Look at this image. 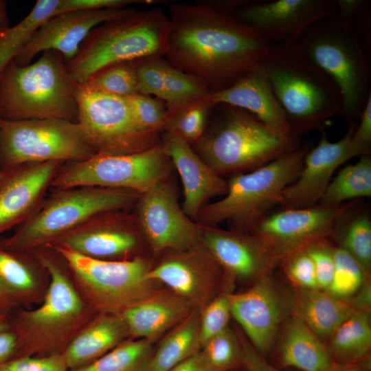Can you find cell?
I'll use <instances>...</instances> for the list:
<instances>
[{
  "label": "cell",
  "instance_id": "55",
  "mask_svg": "<svg viewBox=\"0 0 371 371\" xmlns=\"http://www.w3.org/2000/svg\"><path fill=\"white\" fill-rule=\"evenodd\" d=\"M7 8L8 2L0 0V34L10 26Z\"/></svg>",
  "mask_w": 371,
  "mask_h": 371
},
{
  "label": "cell",
  "instance_id": "42",
  "mask_svg": "<svg viewBox=\"0 0 371 371\" xmlns=\"http://www.w3.org/2000/svg\"><path fill=\"white\" fill-rule=\"evenodd\" d=\"M136 124L143 131L164 132L167 113L164 101L139 93L126 98Z\"/></svg>",
  "mask_w": 371,
  "mask_h": 371
},
{
  "label": "cell",
  "instance_id": "34",
  "mask_svg": "<svg viewBox=\"0 0 371 371\" xmlns=\"http://www.w3.org/2000/svg\"><path fill=\"white\" fill-rule=\"evenodd\" d=\"M371 196V157L359 156V160L339 171L331 179L317 205L335 207L344 201Z\"/></svg>",
  "mask_w": 371,
  "mask_h": 371
},
{
  "label": "cell",
  "instance_id": "23",
  "mask_svg": "<svg viewBox=\"0 0 371 371\" xmlns=\"http://www.w3.org/2000/svg\"><path fill=\"white\" fill-rule=\"evenodd\" d=\"M161 142L181 179L182 208L188 216L196 219L209 200L226 194L227 181L205 163L190 144L181 138L164 132Z\"/></svg>",
  "mask_w": 371,
  "mask_h": 371
},
{
  "label": "cell",
  "instance_id": "21",
  "mask_svg": "<svg viewBox=\"0 0 371 371\" xmlns=\"http://www.w3.org/2000/svg\"><path fill=\"white\" fill-rule=\"evenodd\" d=\"M231 315L262 356L272 349L284 312V303L273 281L266 274L239 293H226Z\"/></svg>",
  "mask_w": 371,
  "mask_h": 371
},
{
  "label": "cell",
  "instance_id": "6",
  "mask_svg": "<svg viewBox=\"0 0 371 371\" xmlns=\"http://www.w3.org/2000/svg\"><path fill=\"white\" fill-rule=\"evenodd\" d=\"M169 19L160 8L133 12L94 27L75 56L66 63L76 84L119 63L163 57L167 52Z\"/></svg>",
  "mask_w": 371,
  "mask_h": 371
},
{
  "label": "cell",
  "instance_id": "20",
  "mask_svg": "<svg viewBox=\"0 0 371 371\" xmlns=\"http://www.w3.org/2000/svg\"><path fill=\"white\" fill-rule=\"evenodd\" d=\"M135 9L124 7L63 12L45 21L12 62L27 65L38 54L52 50L65 63L73 58L89 32L100 24Z\"/></svg>",
  "mask_w": 371,
  "mask_h": 371
},
{
  "label": "cell",
  "instance_id": "35",
  "mask_svg": "<svg viewBox=\"0 0 371 371\" xmlns=\"http://www.w3.org/2000/svg\"><path fill=\"white\" fill-rule=\"evenodd\" d=\"M153 343L127 339L92 363L69 371H145L155 349Z\"/></svg>",
  "mask_w": 371,
  "mask_h": 371
},
{
  "label": "cell",
  "instance_id": "48",
  "mask_svg": "<svg viewBox=\"0 0 371 371\" xmlns=\"http://www.w3.org/2000/svg\"><path fill=\"white\" fill-rule=\"evenodd\" d=\"M304 249L313 262L319 289L327 290L334 273L333 247L324 243L323 239Z\"/></svg>",
  "mask_w": 371,
  "mask_h": 371
},
{
  "label": "cell",
  "instance_id": "16",
  "mask_svg": "<svg viewBox=\"0 0 371 371\" xmlns=\"http://www.w3.org/2000/svg\"><path fill=\"white\" fill-rule=\"evenodd\" d=\"M136 220L154 253L186 250L202 242L203 225L186 215L166 179L140 195Z\"/></svg>",
  "mask_w": 371,
  "mask_h": 371
},
{
  "label": "cell",
  "instance_id": "30",
  "mask_svg": "<svg viewBox=\"0 0 371 371\" xmlns=\"http://www.w3.org/2000/svg\"><path fill=\"white\" fill-rule=\"evenodd\" d=\"M357 309L319 289H302L294 302V316L319 338H330Z\"/></svg>",
  "mask_w": 371,
  "mask_h": 371
},
{
  "label": "cell",
  "instance_id": "25",
  "mask_svg": "<svg viewBox=\"0 0 371 371\" xmlns=\"http://www.w3.org/2000/svg\"><path fill=\"white\" fill-rule=\"evenodd\" d=\"M207 98L214 106L225 104L245 110L274 130L293 135L261 64L229 87L211 92Z\"/></svg>",
  "mask_w": 371,
  "mask_h": 371
},
{
  "label": "cell",
  "instance_id": "57",
  "mask_svg": "<svg viewBox=\"0 0 371 371\" xmlns=\"http://www.w3.org/2000/svg\"><path fill=\"white\" fill-rule=\"evenodd\" d=\"M9 328V316L0 317V330H3Z\"/></svg>",
  "mask_w": 371,
  "mask_h": 371
},
{
  "label": "cell",
  "instance_id": "12",
  "mask_svg": "<svg viewBox=\"0 0 371 371\" xmlns=\"http://www.w3.org/2000/svg\"><path fill=\"white\" fill-rule=\"evenodd\" d=\"M169 161L161 142L139 153H97L86 160L69 163L59 170L51 185L57 190L99 187L142 194L166 179Z\"/></svg>",
  "mask_w": 371,
  "mask_h": 371
},
{
  "label": "cell",
  "instance_id": "14",
  "mask_svg": "<svg viewBox=\"0 0 371 371\" xmlns=\"http://www.w3.org/2000/svg\"><path fill=\"white\" fill-rule=\"evenodd\" d=\"M212 4L256 30L272 45L293 43L313 23L337 11V0L234 1Z\"/></svg>",
  "mask_w": 371,
  "mask_h": 371
},
{
  "label": "cell",
  "instance_id": "31",
  "mask_svg": "<svg viewBox=\"0 0 371 371\" xmlns=\"http://www.w3.org/2000/svg\"><path fill=\"white\" fill-rule=\"evenodd\" d=\"M330 338L326 348L336 363L370 368L371 328L367 311L356 309Z\"/></svg>",
  "mask_w": 371,
  "mask_h": 371
},
{
  "label": "cell",
  "instance_id": "46",
  "mask_svg": "<svg viewBox=\"0 0 371 371\" xmlns=\"http://www.w3.org/2000/svg\"><path fill=\"white\" fill-rule=\"evenodd\" d=\"M0 371H69L63 355L23 356L0 363Z\"/></svg>",
  "mask_w": 371,
  "mask_h": 371
},
{
  "label": "cell",
  "instance_id": "54",
  "mask_svg": "<svg viewBox=\"0 0 371 371\" xmlns=\"http://www.w3.org/2000/svg\"><path fill=\"white\" fill-rule=\"evenodd\" d=\"M17 306L9 300L0 290V317L9 316Z\"/></svg>",
  "mask_w": 371,
  "mask_h": 371
},
{
  "label": "cell",
  "instance_id": "13",
  "mask_svg": "<svg viewBox=\"0 0 371 371\" xmlns=\"http://www.w3.org/2000/svg\"><path fill=\"white\" fill-rule=\"evenodd\" d=\"M78 123L97 153L130 154L161 142L160 133L142 130L126 98L76 83Z\"/></svg>",
  "mask_w": 371,
  "mask_h": 371
},
{
  "label": "cell",
  "instance_id": "10",
  "mask_svg": "<svg viewBox=\"0 0 371 371\" xmlns=\"http://www.w3.org/2000/svg\"><path fill=\"white\" fill-rule=\"evenodd\" d=\"M45 247L52 249L63 258L80 296L95 313L121 314L157 289L158 283L147 278L151 265L142 256L100 260L57 245Z\"/></svg>",
  "mask_w": 371,
  "mask_h": 371
},
{
  "label": "cell",
  "instance_id": "24",
  "mask_svg": "<svg viewBox=\"0 0 371 371\" xmlns=\"http://www.w3.org/2000/svg\"><path fill=\"white\" fill-rule=\"evenodd\" d=\"M203 225L202 243L228 274L246 280L259 278L276 261L264 243L249 231Z\"/></svg>",
  "mask_w": 371,
  "mask_h": 371
},
{
  "label": "cell",
  "instance_id": "43",
  "mask_svg": "<svg viewBox=\"0 0 371 371\" xmlns=\"http://www.w3.org/2000/svg\"><path fill=\"white\" fill-rule=\"evenodd\" d=\"M163 57H152L135 60L137 92L154 95L164 101V66Z\"/></svg>",
  "mask_w": 371,
  "mask_h": 371
},
{
  "label": "cell",
  "instance_id": "29",
  "mask_svg": "<svg viewBox=\"0 0 371 371\" xmlns=\"http://www.w3.org/2000/svg\"><path fill=\"white\" fill-rule=\"evenodd\" d=\"M280 369L325 371L335 362L319 338L299 318L293 316L284 330L277 354Z\"/></svg>",
  "mask_w": 371,
  "mask_h": 371
},
{
  "label": "cell",
  "instance_id": "36",
  "mask_svg": "<svg viewBox=\"0 0 371 371\" xmlns=\"http://www.w3.org/2000/svg\"><path fill=\"white\" fill-rule=\"evenodd\" d=\"M213 106L207 97L179 106H167L164 132L172 134L190 145L195 144L205 131Z\"/></svg>",
  "mask_w": 371,
  "mask_h": 371
},
{
  "label": "cell",
  "instance_id": "4",
  "mask_svg": "<svg viewBox=\"0 0 371 371\" xmlns=\"http://www.w3.org/2000/svg\"><path fill=\"white\" fill-rule=\"evenodd\" d=\"M214 107V122L194 144L220 176L254 170L299 148L298 137L274 130L245 110L225 104Z\"/></svg>",
  "mask_w": 371,
  "mask_h": 371
},
{
  "label": "cell",
  "instance_id": "7",
  "mask_svg": "<svg viewBox=\"0 0 371 371\" xmlns=\"http://www.w3.org/2000/svg\"><path fill=\"white\" fill-rule=\"evenodd\" d=\"M48 118L78 122L76 83L52 50L27 65L12 62L0 76V119Z\"/></svg>",
  "mask_w": 371,
  "mask_h": 371
},
{
  "label": "cell",
  "instance_id": "27",
  "mask_svg": "<svg viewBox=\"0 0 371 371\" xmlns=\"http://www.w3.org/2000/svg\"><path fill=\"white\" fill-rule=\"evenodd\" d=\"M49 284L47 271L32 253H15L0 247V290L17 307L39 305Z\"/></svg>",
  "mask_w": 371,
  "mask_h": 371
},
{
  "label": "cell",
  "instance_id": "45",
  "mask_svg": "<svg viewBox=\"0 0 371 371\" xmlns=\"http://www.w3.org/2000/svg\"><path fill=\"white\" fill-rule=\"evenodd\" d=\"M337 15L355 28L367 52L370 49V1L337 0Z\"/></svg>",
  "mask_w": 371,
  "mask_h": 371
},
{
  "label": "cell",
  "instance_id": "17",
  "mask_svg": "<svg viewBox=\"0 0 371 371\" xmlns=\"http://www.w3.org/2000/svg\"><path fill=\"white\" fill-rule=\"evenodd\" d=\"M167 252L159 262L151 266L147 278L165 284L201 311L216 296L227 272L202 242L186 250Z\"/></svg>",
  "mask_w": 371,
  "mask_h": 371
},
{
  "label": "cell",
  "instance_id": "19",
  "mask_svg": "<svg viewBox=\"0 0 371 371\" xmlns=\"http://www.w3.org/2000/svg\"><path fill=\"white\" fill-rule=\"evenodd\" d=\"M116 212L100 215L48 245H60L95 259L121 260L139 256L146 240L137 220Z\"/></svg>",
  "mask_w": 371,
  "mask_h": 371
},
{
  "label": "cell",
  "instance_id": "8",
  "mask_svg": "<svg viewBox=\"0 0 371 371\" xmlns=\"http://www.w3.org/2000/svg\"><path fill=\"white\" fill-rule=\"evenodd\" d=\"M57 190L13 234L0 240V247L15 253H32L100 215L129 206L141 195L99 187Z\"/></svg>",
  "mask_w": 371,
  "mask_h": 371
},
{
  "label": "cell",
  "instance_id": "33",
  "mask_svg": "<svg viewBox=\"0 0 371 371\" xmlns=\"http://www.w3.org/2000/svg\"><path fill=\"white\" fill-rule=\"evenodd\" d=\"M60 0H38L18 23L0 34V76L40 26L58 14Z\"/></svg>",
  "mask_w": 371,
  "mask_h": 371
},
{
  "label": "cell",
  "instance_id": "28",
  "mask_svg": "<svg viewBox=\"0 0 371 371\" xmlns=\"http://www.w3.org/2000/svg\"><path fill=\"white\" fill-rule=\"evenodd\" d=\"M129 338L121 314L97 313L73 338L63 356L69 370L76 369L92 363Z\"/></svg>",
  "mask_w": 371,
  "mask_h": 371
},
{
  "label": "cell",
  "instance_id": "47",
  "mask_svg": "<svg viewBox=\"0 0 371 371\" xmlns=\"http://www.w3.org/2000/svg\"><path fill=\"white\" fill-rule=\"evenodd\" d=\"M285 269L291 280L303 289H319L313 262L305 249L286 258Z\"/></svg>",
  "mask_w": 371,
  "mask_h": 371
},
{
  "label": "cell",
  "instance_id": "32",
  "mask_svg": "<svg viewBox=\"0 0 371 371\" xmlns=\"http://www.w3.org/2000/svg\"><path fill=\"white\" fill-rule=\"evenodd\" d=\"M200 310L194 308L154 349L145 371H168L200 350Z\"/></svg>",
  "mask_w": 371,
  "mask_h": 371
},
{
  "label": "cell",
  "instance_id": "53",
  "mask_svg": "<svg viewBox=\"0 0 371 371\" xmlns=\"http://www.w3.org/2000/svg\"><path fill=\"white\" fill-rule=\"evenodd\" d=\"M168 371H215L204 360L199 351Z\"/></svg>",
  "mask_w": 371,
  "mask_h": 371
},
{
  "label": "cell",
  "instance_id": "37",
  "mask_svg": "<svg viewBox=\"0 0 371 371\" xmlns=\"http://www.w3.org/2000/svg\"><path fill=\"white\" fill-rule=\"evenodd\" d=\"M346 214V213H345ZM338 220L339 247L348 252L368 273L371 266V221L368 214H359Z\"/></svg>",
  "mask_w": 371,
  "mask_h": 371
},
{
  "label": "cell",
  "instance_id": "11",
  "mask_svg": "<svg viewBox=\"0 0 371 371\" xmlns=\"http://www.w3.org/2000/svg\"><path fill=\"white\" fill-rule=\"evenodd\" d=\"M95 154L78 122L0 119V170L29 163L78 162Z\"/></svg>",
  "mask_w": 371,
  "mask_h": 371
},
{
  "label": "cell",
  "instance_id": "52",
  "mask_svg": "<svg viewBox=\"0 0 371 371\" xmlns=\"http://www.w3.org/2000/svg\"><path fill=\"white\" fill-rule=\"evenodd\" d=\"M17 347L16 337L9 329L0 330V363L14 357Z\"/></svg>",
  "mask_w": 371,
  "mask_h": 371
},
{
  "label": "cell",
  "instance_id": "5",
  "mask_svg": "<svg viewBox=\"0 0 371 371\" xmlns=\"http://www.w3.org/2000/svg\"><path fill=\"white\" fill-rule=\"evenodd\" d=\"M261 65L293 135L322 129L331 117L343 115L334 82L289 45H273Z\"/></svg>",
  "mask_w": 371,
  "mask_h": 371
},
{
  "label": "cell",
  "instance_id": "44",
  "mask_svg": "<svg viewBox=\"0 0 371 371\" xmlns=\"http://www.w3.org/2000/svg\"><path fill=\"white\" fill-rule=\"evenodd\" d=\"M231 315L226 293L217 295L200 311L201 348L213 337L227 328Z\"/></svg>",
  "mask_w": 371,
  "mask_h": 371
},
{
  "label": "cell",
  "instance_id": "1",
  "mask_svg": "<svg viewBox=\"0 0 371 371\" xmlns=\"http://www.w3.org/2000/svg\"><path fill=\"white\" fill-rule=\"evenodd\" d=\"M170 13L166 60L202 80L212 92L229 87L260 65L273 46L210 3H175Z\"/></svg>",
  "mask_w": 371,
  "mask_h": 371
},
{
  "label": "cell",
  "instance_id": "18",
  "mask_svg": "<svg viewBox=\"0 0 371 371\" xmlns=\"http://www.w3.org/2000/svg\"><path fill=\"white\" fill-rule=\"evenodd\" d=\"M356 126L350 125L344 136L336 142H330L322 133L317 146L306 153L297 178L284 190L280 205L284 208L317 205L338 167L355 157L370 154V150L351 141Z\"/></svg>",
  "mask_w": 371,
  "mask_h": 371
},
{
  "label": "cell",
  "instance_id": "22",
  "mask_svg": "<svg viewBox=\"0 0 371 371\" xmlns=\"http://www.w3.org/2000/svg\"><path fill=\"white\" fill-rule=\"evenodd\" d=\"M62 164L29 163L0 170V234L36 212Z\"/></svg>",
  "mask_w": 371,
  "mask_h": 371
},
{
  "label": "cell",
  "instance_id": "26",
  "mask_svg": "<svg viewBox=\"0 0 371 371\" xmlns=\"http://www.w3.org/2000/svg\"><path fill=\"white\" fill-rule=\"evenodd\" d=\"M194 308L168 289H156L124 311L121 315L130 338L153 342L167 330L184 319Z\"/></svg>",
  "mask_w": 371,
  "mask_h": 371
},
{
  "label": "cell",
  "instance_id": "51",
  "mask_svg": "<svg viewBox=\"0 0 371 371\" xmlns=\"http://www.w3.org/2000/svg\"><path fill=\"white\" fill-rule=\"evenodd\" d=\"M359 124L352 135V144L370 150L371 145V95L359 118Z\"/></svg>",
  "mask_w": 371,
  "mask_h": 371
},
{
  "label": "cell",
  "instance_id": "49",
  "mask_svg": "<svg viewBox=\"0 0 371 371\" xmlns=\"http://www.w3.org/2000/svg\"><path fill=\"white\" fill-rule=\"evenodd\" d=\"M153 0H60L58 14L85 10L124 8L133 3L153 4Z\"/></svg>",
  "mask_w": 371,
  "mask_h": 371
},
{
  "label": "cell",
  "instance_id": "38",
  "mask_svg": "<svg viewBox=\"0 0 371 371\" xmlns=\"http://www.w3.org/2000/svg\"><path fill=\"white\" fill-rule=\"evenodd\" d=\"M164 91L167 106L205 98L212 92L202 80L172 67L167 60L164 66Z\"/></svg>",
  "mask_w": 371,
  "mask_h": 371
},
{
  "label": "cell",
  "instance_id": "56",
  "mask_svg": "<svg viewBox=\"0 0 371 371\" xmlns=\"http://www.w3.org/2000/svg\"><path fill=\"white\" fill-rule=\"evenodd\" d=\"M325 371H370V368L360 366L343 365L335 363Z\"/></svg>",
  "mask_w": 371,
  "mask_h": 371
},
{
  "label": "cell",
  "instance_id": "40",
  "mask_svg": "<svg viewBox=\"0 0 371 371\" xmlns=\"http://www.w3.org/2000/svg\"><path fill=\"white\" fill-rule=\"evenodd\" d=\"M135 61L108 66L93 74L85 83L95 90L122 98L137 94Z\"/></svg>",
  "mask_w": 371,
  "mask_h": 371
},
{
  "label": "cell",
  "instance_id": "3",
  "mask_svg": "<svg viewBox=\"0 0 371 371\" xmlns=\"http://www.w3.org/2000/svg\"><path fill=\"white\" fill-rule=\"evenodd\" d=\"M287 45L334 82L343 115L356 124L371 91L367 51L355 28L335 14L313 23Z\"/></svg>",
  "mask_w": 371,
  "mask_h": 371
},
{
  "label": "cell",
  "instance_id": "39",
  "mask_svg": "<svg viewBox=\"0 0 371 371\" xmlns=\"http://www.w3.org/2000/svg\"><path fill=\"white\" fill-rule=\"evenodd\" d=\"M200 352L215 371L243 370L240 341L228 327L204 344Z\"/></svg>",
  "mask_w": 371,
  "mask_h": 371
},
{
  "label": "cell",
  "instance_id": "50",
  "mask_svg": "<svg viewBox=\"0 0 371 371\" xmlns=\"http://www.w3.org/2000/svg\"><path fill=\"white\" fill-rule=\"evenodd\" d=\"M244 371H284L271 363H269L265 357L259 354L251 344L244 339H239Z\"/></svg>",
  "mask_w": 371,
  "mask_h": 371
},
{
  "label": "cell",
  "instance_id": "15",
  "mask_svg": "<svg viewBox=\"0 0 371 371\" xmlns=\"http://www.w3.org/2000/svg\"><path fill=\"white\" fill-rule=\"evenodd\" d=\"M353 203L335 207L316 205L303 208H284L266 214L247 231L264 243L276 261L284 260L332 235L338 220Z\"/></svg>",
  "mask_w": 371,
  "mask_h": 371
},
{
  "label": "cell",
  "instance_id": "9",
  "mask_svg": "<svg viewBox=\"0 0 371 371\" xmlns=\"http://www.w3.org/2000/svg\"><path fill=\"white\" fill-rule=\"evenodd\" d=\"M310 148L309 145L299 147L257 169L233 175L224 197L204 205L196 219L204 225L226 221L247 230L281 204L284 190L299 176Z\"/></svg>",
  "mask_w": 371,
  "mask_h": 371
},
{
  "label": "cell",
  "instance_id": "41",
  "mask_svg": "<svg viewBox=\"0 0 371 371\" xmlns=\"http://www.w3.org/2000/svg\"><path fill=\"white\" fill-rule=\"evenodd\" d=\"M334 273L332 282L326 291L337 299L349 297L363 283L367 272L345 249L333 247Z\"/></svg>",
  "mask_w": 371,
  "mask_h": 371
},
{
  "label": "cell",
  "instance_id": "2",
  "mask_svg": "<svg viewBox=\"0 0 371 371\" xmlns=\"http://www.w3.org/2000/svg\"><path fill=\"white\" fill-rule=\"evenodd\" d=\"M47 271L49 284L42 302L31 308H16L9 315L16 337L14 358L63 355L69 344L97 313L77 291L63 258L52 249L32 252Z\"/></svg>",
  "mask_w": 371,
  "mask_h": 371
}]
</instances>
